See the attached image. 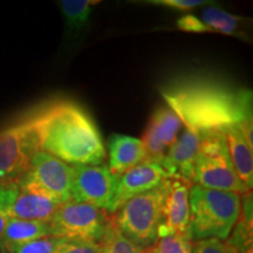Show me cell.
Instances as JSON below:
<instances>
[{
	"mask_svg": "<svg viewBox=\"0 0 253 253\" xmlns=\"http://www.w3.org/2000/svg\"><path fill=\"white\" fill-rule=\"evenodd\" d=\"M2 253H6V252H2Z\"/></svg>",
	"mask_w": 253,
	"mask_h": 253,
	"instance_id": "30",
	"label": "cell"
},
{
	"mask_svg": "<svg viewBox=\"0 0 253 253\" xmlns=\"http://www.w3.org/2000/svg\"><path fill=\"white\" fill-rule=\"evenodd\" d=\"M141 141L144 147L145 160L158 163L163 167L168 153V148L158 138L156 131H155L154 126L150 122L148 123L147 128H145L143 137H142Z\"/></svg>",
	"mask_w": 253,
	"mask_h": 253,
	"instance_id": "21",
	"label": "cell"
},
{
	"mask_svg": "<svg viewBox=\"0 0 253 253\" xmlns=\"http://www.w3.org/2000/svg\"><path fill=\"white\" fill-rule=\"evenodd\" d=\"M223 132L237 176L245 188L251 191L253 186L252 147L248 143L237 126H227Z\"/></svg>",
	"mask_w": 253,
	"mask_h": 253,
	"instance_id": "15",
	"label": "cell"
},
{
	"mask_svg": "<svg viewBox=\"0 0 253 253\" xmlns=\"http://www.w3.org/2000/svg\"><path fill=\"white\" fill-rule=\"evenodd\" d=\"M24 120L33 129L39 150L62 162L72 167L100 166L106 160L99 126L77 101H49Z\"/></svg>",
	"mask_w": 253,
	"mask_h": 253,
	"instance_id": "2",
	"label": "cell"
},
{
	"mask_svg": "<svg viewBox=\"0 0 253 253\" xmlns=\"http://www.w3.org/2000/svg\"><path fill=\"white\" fill-rule=\"evenodd\" d=\"M112 214L94 205L69 201L60 205L49 221L50 236L102 242Z\"/></svg>",
	"mask_w": 253,
	"mask_h": 253,
	"instance_id": "6",
	"label": "cell"
},
{
	"mask_svg": "<svg viewBox=\"0 0 253 253\" xmlns=\"http://www.w3.org/2000/svg\"><path fill=\"white\" fill-rule=\"evenodd\" d=\"M177 27L183 32H192V33H205V32L213 31L210 27H208L201 19L195 17L192 14H184L177 21Z\"/></svg>",
	"mask_w": 253,
	"mask_h": 253,
	"instance_id": "26",
	"label": "cell"
},
{
	"mask_svg": "<svg viewBox=\"0 0 253 253\" xmlns=\"http://www.w3.org/2000/svg\"><path fill=\"white\" fill-rule=\"evenodd\" d=\"M189 205L191 240H225L239 218L242 196L192 184L189 191Z\"/></svg>",
	"mask_w": 253,
	"mask_h": 253,
	"instance_id": "3",
	"label": "cell"
},
{
	"mask_svg": "<svg viewBox=\"0 0 253 253\" xmlns=\"http://www.w3.org/2000/svg\"><path fill=\"white\" fill-rule=\"evenodd\" d=\"M148 2L157 6L179 9V11H189L198 6L210 4V1H204V0H150Z\"/></svg>",
	"mask_w": 253,
	"mask_h": 253,
	"instance_id": "27",
	"label": "cell"
},
{
	"mask_svg": "<svg viewBox=\"0 0 253 253\" xmlns=\"http://www.w3.org/2000/svg\"><path fill=\"white\" fill-rule=\"evenodd\" d=\"M50 237L49 223L9 218L1 248L6 253H15L28 243Z\"/></svg>",
	"mask_w": 253,
	"mask_h": 253,
	"instance_id": "16",
	"label": "cell"
},
{
	"mask_svg": "<svg viewBox=\"0 0 253 253\" xmlns=\"http://www.w3.org/2000/svg\"><path fill=\"white\" fill-rule=\"evenodd\" d=\"M101 246H102V253H144L145 251L122 235L114 221L113 214L112 221L101 242Z\"/></svg>",
	"mask_w": 253,
	"mask_h": 253,
	"instance_id": "20",
	"label": "cell"
},
{
	"mask_svg": "<svg viewBox=\"0 0 253 253\" xmlns=\"http://www.w3.org/2000/svg\"><path fill=\"white\" fill-rule=\"evenodd\" d=\"M56 253H102V246L91 240L60 238Z\"/></svg>",
	"mask_w": 253,
	"mask_h": 253,
	"instance_id": "23",
	"label": "cell"
},
{
	"mask_svg": "<svg viewBox=\"0 0 253 253\" xmlns=\"http://www.w3.org/2000/svg\"><path fill=\"white\" fill-rule=\"evenodd\" d=\"M74 168L45 151H37L18 184L46 196L59 204L72 201Z\"/></svg>",
	"mask_w": 253,
	"mask_h": 253,
	"instance_id": "7",
	"label": "cell"
},
{
	"mask_svg": "<svg viewBox=\"0 0 253 253\" xmlns=\"http://www.w3.org/2000/svg\"><path fill=\"white\" fill-rule=\"evenodd\" d=\"M191 185L183 179L170 178L163 219L158 227V239L172 235H189V191Z\"/></svg>",
	"mask_w": 253,
	"mask_h": 253,
	"instance_id": "12",
	"label": "cell"
},
{
	"mask_svg": "<svg viewBox=\"0 0 253 253\" xmlns=\"http://www.w3.org/2000/svg\"><path fill=\"white\" fill-rule=\"evenodd\" d=\"M169 181L167 178L156 188L129 199L113 214L122 235L142 250L151 249L158 239Z\"/></svg>",
	"mask_w": 253,
	"mask_h": 253,
	"instance_id": "4",
	"label": "cell"
},
{
	"mask_svg": "<svg viewBox=\"0 0 253 253\" xmlns=\"http://www.w3.org/2000/svg\"><path fill=\"white\" fill-rule=\"evenodd\" d=\"M191 253H239L229 240L216 238L196 240L192 244Z\"/></svg>",
	"mask_w": 253,
	"mask_h": 253,
	"instance_id": "24",
	"label": "cell"
},
{
	"mask_svg": "<svg viewBox=\"0 0 253 253\" xmlns=\"http://www.w3.org/2000/svg\"><path fill=\"white\" fill-rule=\"evenodd\" d=\"M60 205L17 182L0 185V209L8 218L49 223Z\"/></svg>",
	"mask_w": 253,
	"mask_h": 253,
	"instance_id": "10",
	"label": "cell"
},
{
	"mask_svg": "<svg viewBox=\"0 0 253 253\" xmlns=\"http://www.w3.org/2000/svg\"><path fill=\"white\" fill-rule=\"evenodd\" d=\"M109 170L114 175L121 176L145 161V151L142 141L131 136L114 134L108 142Z\"/></svg>",
	"mask_w": 253,
	"mask_h": 253,
	"instance_id": "14",
	"label": "cell"
},
{
	"mask_svg": "<svg viewBox=\"0 0 253 253\" xmlns=\"http://www.w3.org/2000/svg\"><path fill=\"white\" fill-rule=\"evenodd\" d=\"M60 243L58 237H46L28 243L20 248L15 253H56V249Z\"/></svg>",
	"mask_w": 253,
	"mask_h": 253,
	"instance_id": "25",
	"label": "cell"
},
{
	"mask_svg": "<svg viewBox=\"0 0 253 253\" xmlns=\"http://www.w3.org/2000/svg\"><path fill=\"white\" fill-rule=\"evenodd\" d=\"M37 151V136L25 120L0 131V185L17 182Z\"/></svg>",
	"mask_w": 253,
	"mask_h": 253,
	"instance_id": "8",
	"label": "cell"
},
{
	"mask_svg": "<svg viewBox=\"0 0 253 253\" xmlns=\"http://www.w3.org/2000/svg\"><path fill=\"white\" fill-rule=\"evenodd\" d=\"M167 178L171 177L161 164L147 160L122 173L119 176L113 214L116 213V211L129 199L156 188Z\"/></svg>",
	"mask_w": 253,
	"mask_h": 253,
	"instance_id": "11",
	"label": "cell"
},
{
	"mask_svg": "<svg viewBox=\"0 0 253 253\" xmlns=\"http://www.w3.org/2000/svg\"><path fill=\"white\" fill-rule=\"evenodd\" d=\"M73 168L72 201L94 205L113 214L119 176L103 164Z\"/></svg>",
	"mask_w": 253,
	"mask_h": 253,
	"instance_id": "9",
	"label": "cell"
},
{
	"mask_svg": "<svg viewBox=\"0 0 253 253\" xmlns=\"http://www.w3.org/2000/svg\"><path fill=\"white\" fill-rule=\"evenodd\" d=\"M96 4L97 1H91V0H62L60 1V8L71 33L80 31L87 24L90 17L91 7Z\"/></svg>",
	"mask_w": 253,
	"mask_h": 253,
	"instance_id": "19",
	"label": "cell"
},
{
	"mask_svg": "<svg viewBox=\"0 0 253 253\" xmlns=\"http://www.w3.org/2000/svg\"><path fill=\"white\" fill-rule=\"evenodd\" d=\"M192 184L207 189L244 195L250 192L237 176L223 131L202 132Z\"/></svg>",
	"mask_w": 253,
	"mask_h": 253,
	"instance_id": "5",
	"label": "cell"
},
{
	"mask_svg": "<svg viewBox=\"0 0 253 253\" xmlns=\"http://www.w3.org/2000/svg\"><path fill=\"white\" fill-rule=\"evenodd\" d=\"M244 18L224 11L216 6H208L202 12V21L213 31V33H223L235 36L238 33Z\"/></svg>",
	"mask_w": 253,
	"mask_h": 253,
	"instance_id": "18",
	"label": "cell"
},
{
	"mask_svg": "<svg viewBox=\"0 0 253 253\" xmlns=\"http://www.w3.org/2000/svg\"><path fill=\"white\" fill-rule=\"evenodd\" d=\"M201 150V135L185 128L168 149L163 168L171 178H178L192 184L195 166Z\"/></svg>",
	"mask_w": 253,
	"mask_h": 253,
	"instance_id": "13",
	"label": "cell"
},
{
	"mask_svg": "<svg viewBox=\"0 0 253 253\" xmlns=\"http://www.w3.org/2000/svg\"><path fill=\"white\" fill-rule=\"evenodd\" d=\"M168 107L198 134L237 126L253 148L252 91L211 79H186L163 90Z\"/></svg>",
	"mask_w": 253,
	"mask_h": 253,
	"instance_id": "1",
	"label": "cell"
},
{
	"mask_svg": "<svg viewBox=\"0 0 253 253\" xmlns=\"http://www.w3.org/2000/svg\"><path fill=\"white\" fill-rule=\"evenodd\" d=\"M8 219L9 218L7 214H6L5 211H2L1 209H0V246H1L2 238H4L5 230H6V226H7Z\"/></svg>",
	"mask_w": 253,
	"mask_h": 253,
	"instance_id": "28",
	"label": "cell"
},
{
	"mask_svg": "<svg viewBox=\"0 0 253 253\" xmlns=\"http://www.w3.org/2000/svg\"><path fill=\"white\" fill-rule=\"evenodd\" d=\"M155 253H191L192 240L189 235L163 237L153 246Z\"/></svg>",
	"mask_w": 253,
	"mask_h": 253,
	"instance_id": "22",
	"label": "cell"
},
{
	"mask_svg": "<svg viewBox=\"0 0 253 253\" xmlns=\"http://www.w3.org/2000/svg\"><path fill=\"white\" fill-rule=\"evenodd\" d=\"M144 253H155V251H154V249L151 248V249H148V250H145Z\"/></svg>",
	"mask_w": 253,
	"mask_h": 253,
	"instance_id": "29",
	"label": "cell"
},
{
	"mask_svg": "<svg viewBox=\"0 0 253 253\" xmlns=\"http://www.w3.org/2000/svg\"><path fill=\"white\" fill-rule=\"evenodd\" d=\"M149 122L153 125L158 138L168 149L175 143L182 126H184L177 114L168 106L158 108Z\"/></svg>",
	"mask_w": 253,
	"mask_h": 253,
	"instance_id": "17",
	"label": "cell"
}]
</instances>
